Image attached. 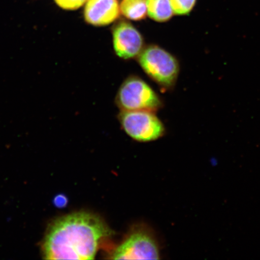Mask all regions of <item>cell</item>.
<instances>
[{"label": "cell", "mask_w": 260, "mask_h": 260, "mask_svg": "<svg viewBox=\"0 0 260 260\" xmlns=\"http://www.w3.org/2000/svg\"><path fill=\"white\" fill-rule=\"evenodd\" d=\"M174 14L185 15L192 11L197 0H170Z\"/></svg>", "instance_id": "cell-10"}, {"label": "cell", "mask_w": 260, "mask_h": 260, "mask_svg": "<svg viewBox=\"0 0 260 260\" xmlns=\"http://www.w3.org/2000/svg\"><path fill=\"white\" fill-rule=\"evenodd\" d=\"M116 103L122 111L146 110L155 112L162 102L155 91L138 77H130L120 87Z\"/></svg>", "instance_id": "cell-3"}, {"label": "cell", "mask_w": 260, "mask_h": 260, "mask_svg": "<svg viewBox=\"0 0 260 260\" xmlns=\"http://www.w3.org/2000/svg\"><path fill=\"white\" fill-rule=\"evenodd\" d=\"M56 4L64 10H76L82 6L87 0H54Z\"/></svg>", "instance_id": "cell-11"}, {"label": "cell", "mask_w": 260, "mask_h": 260, "mask_svg": "<svg viewBox=\"0 0 260 260\" xmlns=\"http://www.w3.org/2000/svg\"><path fill=\"white\" fill-rule=\"evenodd\" d=\"M138 57L145 73L158 85L167 89L175 86L180 65L173 55L157 45H151L143 49Z\"/></svg>", "instance_id": "cell-2"}, {"label": "cell", "mask_w": 260, "mask_h": 260, "mask_svg": "<svg viewBox=\"0 0 260 260\" xmlns=\"http://www.w3.org/2000/svg\"><path fill=\"white\" fill-rule=\"evenodd\" d=\"M120 11L125 18L133 21H141L147 15L146 0H123Z\"/></svg>", "instance_id": "cell-9"}, {"label": "cell", "mask_w": 260, "mask_h": 260, "mask_svg": "<svg viewBox=\"0 0 260 260\" xmlns=\"http://www.w3.org/2000/svg\"><path fill=\"white\" fill-rule=\"evenodd\" d=\"M119 119L126 134L136 141H155L161 138L165 133L164 124L153 112L122 111L119 113Z\"/></svg>", "instance_id": "cell-4"}, {"label": "cell", "mask_w": 260, "mask_h": 260, "mask_svg": "<svg viewBox=\"0 0 260 260\" xmlns=\"http://www.w3.org/2000/svg\"><path fill=\"white\" fill-rule=\"evenodd\" d=\"M112 231L95 214L77 212L55 220L45 235L42 252L45 259H95L101 242Z\"/></svg>", "instance_id": "cell-1"}, {"label": "cell", "mask_w": 260, "mask_h": 260, "mask_svg": "<svg viewBox=\"0 0 260 260\" xmlns=\"http://www.w3.org/2000/svg\"><path fill=\"white\" fill-rule=\"evenodd\" d=\"M120 8L117 0H88L84 8V19L95 26L107 25L119 17Z\"/></svg>", "instance_id": "cell-7"}, {"label": "cell", "mask_w": 260, "mask_h": 260, "mask_svg": "<svg viewBox=\"0 0 260 260\" xmlns=\"http://www.w3.org/2000/svg\"><path fill=\"white\" fill-rule=\"evenodd\" d=\"M113 259H158V249L152 237L144 232L132 234L115 249Z\"/></svg>", "instance_id": "cell-5"}, {"label": "cell", "mask_w": 260, "mask_h": 260, "mask_svg": "<svg viewBox=\"0 0 260 260\" xmlns=\"http://www.w3.org/2000/svg\"><path fill=\"white\" fill-rule=\"evenodd\" d=\"M147 14L153 20L166 22L174 14L170 0H146Z\"/></svg>", "instance_id": "cell-8"}, {"label": "cell", "mask_w": 260, "mask_h": 260, "mask_svg": "<svg viewBox=\"0 0 260 260\" xmlns=\"http://www.w3.org/2000/svg\"><path fill=\"white\" fill-rule=\"evenodd\" d=\"M114 50L123 59L138 57L144 49L142 36L128 22L119 21L112 30Z\"/></svg>", "instance_id": "cell-6"}]
</instances>
